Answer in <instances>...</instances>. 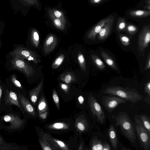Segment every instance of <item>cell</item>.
I'll return each mask as SVG.
<instances>
[{
	"label": "cell",
	"mask_w": 150,
	"mask_h": 150,
	"mask_svg": "<svg viewBox=\"0 0 150 150\" xmlns=\"http://www.w3.org/2000/svg\"><path fill=\"white\" fill-rule=\"evenodd\" d=\"M39 142L42 150H56L48 141L46 135V133H43L41 135L39 140Z\"/></svg>",
	"instance_id": "7402d4cb"
},
{
	"label": "cell",
	"mask_w": 150,
	"mask_h": 150,
	"mask_svg": "<svg viewBox=\"0 0 150 150\" xmlns=\"http://www.w3.org/2000/svg\"><path fill=\"white\" fill-rule=\"evenodd\" d=\"M114 21V18L105 25L98 33V39L103 40L108 37L112 30Z\"/></svg>",
	"instance_id": "2e32d148"
},
{
	"label": "cell",
	"mask_w": 150,
	"mask_h": 150,
	"mask_svg": "<svg viewBox=\"0 0 150 150\" xmlns=\"http://www.w3.org/2000/svg\"><path fill=\"white\" fill-rule=\"evenodd\" d=\"M120 149L122 150H130L131 149L132 150V149L130 148H127L125 146H124L123 147H122V148L121 149Z\"/></svg>",
	"instance_id": "681fc988"
},
{
	"label": "cell",
	"mask_w": 150,
	"mask_h": 150,
	"mask_svg": "<svg viewBox=\"0 0 150 150\" xmlns=\"http://www.w3.org/2000/svg\"><path fill=\"white\" fill-rule=\"evenodd\" d=\"M144 91L145 93L147 94L144 98L146 103L149 105H150V81H148L145 84Z\"/></svg>",
	"instance_id": "d6a6232c"
},
{
	"label": "cell",
	"mask_w": 150,
	"mask_h": 150,
	"mask_svg": "<svg viewBox=\"0 0 150 150\" xmlns=\"http://www.w3.org/2000/svg\"><path fill=\"white\" fill-rule=\"evenodd\" d=\"M139 118L143 125L150 133V120L149 116L145 114H141L139 115Z\"/></svg>",
	"instance_id": "f1b7e54d"
},
{
	"label": "cell",
	"mask_w": 150,
	"mask_h": 150,
	"mask_svg": "<svg viewBox=\"0 0 150 150\" xmlns=\"http://www.w3.org/2000/svg\"><path fill=\"white\" fill-rule=\"evenodd\" d=\"M48 13L54 26L59 30H64L65 28L66 23L60 19L54 17L49 9L48 10Z\"/></svg>",
	"instance_id": "603a6c76"
},
{
	"label": "cell",
	"mask_w": 150,
	"mask_h": 150,
	"mask_svg": "<svg viewBox=\"0 0 150 150\" xmlns=\"http://www.w3.org/2000/svg\"><path fill=\"white\" fill-rule=\"evenodd\" d=\"M92 61L97 67L102 70L105 67V66L101 59L97 55L94 54L91 55Z\"/></svg>",
	"instance_id": "f546056e"
},
{
	"label": "cell",
	"mask_w": 150,
	"mask_h": 150,
	"mask_svg": "<svg viewBox=\"0 0 150 150\" xmlns=\"http://www.w3.org/2000/svg\"><path fill=\"white\" fill-rule=\"evenodd\" d=\"M64 59V55L62 54L58 57L53 62L52 66V68L54 69L58 68L62 63Z\"/></svg>",
	"instance_id": "e575fe53"
},
{
	"label": "cell",
	"mask_w": 150,
	"mask_h": 150,
	"mask_svg": "<svg viewBox=\"0 0 150 150\" xmlns=\"http://www.w3.org/2000/svg\"><path fill=\"white\" fill-rule=\"evenodd\" d=\"M12 52L21 58L32 61L35 63L40 61L36 52L21 46H15Z\"/></svg>",
	"instance_id": "30bf717a"
},
{
	"label": "cell",
	"mask_w": 150,
	"mask_h": 150,
	"mask_svg": "<svg viewBox=\"0 0 150 150\" xmlns=\"http://www.w3.org/2000/svg\"><path fill=\"white\" fill-rule=\"evenodd\" d=\"M114 119L115 126L119 127L123 136L132 144H135L137 139L134 125L128 114L120 112Z\"/></svg>",
	"instance_id": "7a4b0ae2"
},
{
	"label": "cell",
	"mask_w": 150,
	"mask_h": 150,
	"mask_svg": "<svg viewBox=\"0 0 150 150\" xmlns=\"http://www.w3.org/2000/svg\"><path fill=\"white\" fill-rule=\"evenodd\" d=\"M9 54L12 69L21 72L28 78L33 75L35 73L34 69L25 59L17 56L12 52Z\"/></svg>",
	"instance_id": "8992f818"
},
{
	"label": "cell",
	"mask_w": 150,
	"mask_h": 150,
	"mask_svg": "<svg viewBox=\"0 0 150 150\" xmlns=\"http://www.w3.org/2000/svg\"><path fill=\"white\" fill-rule=\"evenodd\" d=\"M129 13L131 16L133 17L143 18L149 16L150 11H149L134 10L130 11Z\"/></svg>",
	"instance_id": "484cf974"
},
{
	"label": "cell",
	"mask_w": 150,
	"mask_h": 150,
	"mask_svg": "<svg viewBox=\"0 0 150 150\" xmlns=\"http://www.w3.org/2000/svg\"><path fill=\"white\" fill-rule=\"evenodd\" d=\"M112 95L103 96L101 98L102 105L110 113L112 112L119 104L125 103L127 101L120 97Z\"/></svg>",
	"instance_id": "ba28073f"
},
{
	"label": "cell",
	"mask_w": 150,
	"mask_h": 150,
	"mask_svg": "<svg viewBox=\"0 0 150 150\" xmlns=\"http://www.w3.org/2000/svg\"><path fill=\"white\" fill-rule=\"evenodd\" d=\"M4 89L1 99L2 112H8L13 111L12 106L18 107L23 115L24 113L19 101L17 93L10 89L4 84Z\"/></svg>",
	"instance_id": "277c9868"
},
{
	"label": "cell",
	"mask_w": 150,
	"mask_h": 150,
	"mask_svg": "<svg viewBox=\"0 0 150 150\" xmlns=\"http://www.w3.org/2000/svg\"><path fill=\"white\" fill-rule=\"evenodd\" d=\"M52 98L53 100L58 109H59V99L58 94L55 90L54 89L52 92Z\"/></svg>",
	"instance_id": "8d00e7d4"
},
{
	"label": "cell",
	"mask_w": 150,
	"mask_h": 150,
	"mask_svg": "<svg viewBox=\"0 0 150 150\" xmlns=\"http://www.w3.org/2000/svg\"><path fill=\"white\" fill-rule=\"evenodd\" d=\"M103 92L120 97L132 104L137 103L144 99L143 96L136 90L117 86L108 87L103 91Z\"/></svg>",
	"instance_id": "3957f363"
},
{
	"label": "cell",
	"mask_w": 150,
	"mask_h": 150,
	"mask_svg": "<svg viewBox=\"0 0 150 150\" xmlns=\"http://www.w3.org/2000/svg\"><path fill=\"white\" fill-rule=\"evenodd\" d=\"M88 103L92 113L99 123L103 124L105 122L106 117L102 107L96 98L90 94L88 97Z\"/></svg>",
	"instance_id": "52a82bcc"
},
{
	"label": "cell",
	"mask_w": 150,
	"mask_h": 150,
	"mask_svg": "<svg viewBox=\"0 0 150 150\" xmlns=\"http://www.w3.org/2000/svg\"><path fill=\"white\" fill-rule=\"evenodd\" d=\"M46 135L49 143L56 150L69 149L66 144L62 141L52 138L49 134L46 133Z\"/></svg>",
	"instance_id": "ac0fdd59"
},
{
	"label": "cell",
	"mask_w": 150,
	"mask_h": 150,
	"mask_svg": "<svg viewBox=\"0 0 150 150\" xmlns=\"http://www.w3.org/2000/svg\"><path fill=\"white\" fill-rule=\"evenodd\" d=\"M25 147L16 143L8 142L0 135V150H23Z\"/></svg>",
	"instance_id": "9a60e30c"
},
{
	"label": "cell",
	"mask_w": 150,
	"mask_h": 150,
	"mask_svg": "<svg viewBox=\"0 0 150 150\" xmlns=\"http://www.w3.org/2000/svg\"><path fill=\"white\" fill-rule=\"evenodd\" d=\"M6 85L10 89L16 92L17 94L21 93L26 95V91L14 74L10 76V81L7 82Z\"/></svg>",
	"instance_id": "7c38bea8"
},
{
	"label": "cell",
	"mask_w": 150,
	"mask_h": 150,
	"mask_svg": "<svg viewBox=\"0 0 150 150\" xmlns=\"http://www.w3.org/2000/svg\"><path fill=\"white\" fill-rule=\"evenodd\" d=\"M103 142L97 136L94 137L90 142V149L92 150H103Z\"/></svg>",
	"instance_id": "cb8c5ba5"
},
{
	"label": "cell",
	"mask_w": 150,
	"mask_h": 150,
	"mask_svg": "<svg viewBox=\"0 0 150 150\" xmlns=\"http://www.w3.org/2000/svg\"><path fill=\"white\" fill-rule=\"evenodd\" d=\"M57 43V38L54 35L51 34L45 39L44 44L43 50L45 54L51 52L55 48Z\"/></svg>",
	"instance_id": "5bb4252c"
},
{
	"label": "cell",
	"mask_w": 150,
	"mask_h": 150,
	"mask_svg": "<svg viewBox=\"0 0 150 150\" xmlns=\"http://www.w3.org/2000/svg\"><path fill=\"white\" fill-rule=\"evenodd\" d=\"M150 42V27L149 25L144 27L139 34L138 41V49L140 56H144L145 49Z\"/></svg>",
	"instance_id": "9c48e42d"
},
{
	"label": "cell",
	"mask_w": 150,
	"mask_h": 150,
	"mask_svg": "<svg viewBox=\"0 0 150 150\" xmlns=\"http://www.w3.org/2000/svg\"><path fill=\"white\" fill-rule=\"evenodd\" d=\"M54 16L55 18L59 19L66 23V20L63 13L61 11L56 9H49Z\"/></svg>",
	"instance_id": "4dcf8cb0"
},
{
	"label": "cell",
	"mask_w": 150,
	"mask_h": 150,
	"mask_svg": "<svg viewBox=\"0 0 150 150\" xmlns=\"http://www.w3.org/2000/svg\"><path fill=\"white\" fill-rule=\"evenodd\" d=\"M84 144L83 143V142H81L79 145V150H84Z\"/></svg>",
	"instance_id": "c3c4849f"
},
{
	"label": "cell",
	"mask_w": 150,
	"mask_h": 150,
	"mask_svg": "<svg viewBox=\"0 0 150 150\" xmlns=\"http://www.w3.org/2000/svg\"><path fill=\"white\" fill-rule=\"evenodd\" d=\"M101 54L104 61L108 65L113 69H117L115 62L108 54L103 50H101Z\"/></svg>",
	"instance_id": "d4e9b609"
},
{
	"label": "cell",
	"mask_w": 150,
	"mask_h": 150,
	"mask_svg": "<svg viewBox=\"0 0 150 150\" xmlns=\"http://www.w3.org/2000/svg\"><path fill=\"white\" fill-rule=\"evenodd\" d=\"M69 125L64 122H59L54 123L50 125L48 128L50 129L62 130H65L69 128Z\"/></svg>",
	"instance_id": "4316f807"
},
{
	"label": "cell",
	"mask_w": 150,
	"mask_h": 150,
	"mask_svg": "<svg viewBox=\"0 0 150 150\" xmlns=\"http://www.w3.org/2000/svg\"><path fill=\"white\" fill-rule=\"evenodd\" d=\"M61 87L65 91H67L68 89L67 86L65 84H62Z\"/></svg>",
	"instance_id": "7dc6e473"
},
{
	"label": "cell",
	"mask_w": 150,
	"mask_h": 150,
	"mask_svg": "<svg viewBox=\"0 0 150 150\" xmlns=\"http://www.w3.org/2000/svg\"><path fill=\"white\" fill-rule=\"evenodd\" d=\"M26 123V119H22L18 112L13 111L6 112L0 116V129L9 133L21 130Z\"/></svg>",
	"instance_id": "6da1fadb"
},
{
	"label": "cell",
	"mask_w": 150,
	"mask_h": 150,
	"mask_svg": "<svg viewBox=\"0 0 150 150\" xmlns=\"http://www.w3.org/2000/svg\"><path fill=\"white\" fill-rule=\"evenodd\" d=\"M71 76L69 74H67L64 78V81L67 83H69L71 81Z\"/></svg>",
	"instance_id": "60d3db41"
},
{
	"label": "cell",
	"mask_w": 150,
	"mask_h": 150,
	"mask_svg": "<svg viewBox=\"0 0 150 150\" xmlns=\"http://www.w3.org/2000/svg\"><path fill=\"white\" fill-rule=\"evenodd\" d=\"M120 40L122 44L124 46H127L130 44V39L127 36L120 35H119Z\"/></svg>",
	"instance_id": "d590c367"
},
{
	"label": "cell",
	"mask_w": 150,
	"mask_h": 150,
	"mask_svg": "<svg viewBox=\"0 0 150 150\" xmlns=\"http://www.w3.org/2000/svg\"><path fill=\"white\" fill-rule=\"evenodd\" d=\"M43 84V80L42 79L38 85L29 93V98L32 103L35 105L38 100L40 92Z\"/></svg>",
	"instance_id": "ffe728a7"
},
{
	"label": "cell",
	"mask_w": 150,
	"mask_h": 150,
	"mask_svg": "<svg viewBox=\"0 0 150 150\" xmlns=\"http://www.w3.org/2000/svg\"><path fill=\"white\" fill-rule=\"evenodd\" d=\"M26 4L29 6H38V0H22Z\"/></svg>",
	"instance_id": "f35d334b"
},
{
	"label": "cell",
	"mask_w": 150,
	"mask_h": 150,
	"mask_svg": "<svg viewBox=\"0 0 150 150\" xmlns=\"http://www.w3.org/2000/svg\"><path fill=\"white\" fill-rule=\"evenodd\" d=\"M108 134L113 148L114 150H116L118 146V138L116 130L112 124H111L110 125Z\"/></svg>",
	"instance_id": "d6986e66"
},
{
	"label": "cell",
	"mask_w": 150,
	"mask_h": 150,
	"mask_svg": "<svg viewBox=\"0 0 150 150\" xmlns=\"http://www.w3.org/2000/svg\"><path fill=\"white\" fill-rule=\"evenodd\" d=\"M111 147L109 144L106 142H103V150H110Z\"/></svg>",
	"instance_id": "b9f144b4"
},
{
	"label": "cell",
	"mask_w": 150,
	"mask_h": 150,
	"mask_svg": "<svg viewBox=\"0 0 150 150\" xmlns=\"http://www.w3.org/2000/svg\"><path fill=\"white\" fill-rule=\"evenodd\" d=\"M4 28V24L2 23H0V49L2 44L1 40V37L3 32Z\"/></svg>",
	"instance_id": "ee69618b"
},
{
	"label": "cell",
	"mask_w": 150,
	"mask_h": 150,
	"mask_svg": "<svg viewBox=\"0 0 150 150\" xmlns=\"http://www.w3.org/2000/svg\"><path fill=\"white\" fill-rule=\"evenodd\" d=\"M127 25L124 18H118L116 25V29L117 31L123 30L126 28Z\"/></svg>",
	"instance_id": "1f68e13d"
},
{
	"label": "cell",
	"mask_w": 150,
	"mask_h": 150,
	"mask_svg": "<svg viewBox=\"0 0 150 150\" xmlns=\"http://www.w3.org/2000/svg\"><path fill=\"white\" fill-rule=\"evenodd\" d=\"M78 100L79 103L80 104H83L84 103V97L82 95H80L78 97Z\"/></svg>",
	"instance_id": "f6af8a7d"
},
{
	"label": "cell",
	"mask_w": 150,
	"mask_h": 150,
	"mask_svg": "<svg viewBox=\"0 0 150 150\" xmlns=\"http://www.w3.org/2000/svg\"><path fill=\"white\" fill-rule=\"evenodd\" d=\"M38 109L39 116L42 119H45L48 114V106L44 96H43L38 102Z\"/></svg>",
	"instance_id": "e0dca14e"
},
{
	"label": "cell",
	"mask_w": 150,
	"mask_h": 150,
	"mask_svg": "<svg viewBox=\"0 0 150 150\" xmlns=\"http://www.w3.org/2000/svg\"><path fill=\"white\" fill-rule=\"evenodd\" d=\"M3 86L1 83L0 78V114L2 112L1 108V99L3 91Z\"/></svg>",
	"instance_id": "ab89813d"
},
{
	"label": "cell",
	"mask_w": 150,
	"mask_h": 150,
	"mask_svg": "<svg viewBox=\"0 0 150 150\" xmlns=\"http://www.w3.org/2000/svg\"><path fill=\"white\" fill-rule=\"evenodd\" d=\"M134 125L136 134L141 147L144 150H150V133L143 125L139 116L134 117Z\"/></svg>",
	"instance_id": "5b68a950"
},
{
	"label": "cell",
	"mask_w": 150,
	"mask_h": 150,
	"mask_svg": "<svg viewBox=\"0 0 150 150\" xmlns=\"http://www.w3.org/2000/svg\"><path fill=\"white\" fill-rule=\"evenodd\" d=\"M76 126L78 130L81 132L87 131L89 128V124L87 119L82 116L78 119Z\"/></svg>",
	"instance_id": "44dd1931"
},
{
	"label": "cell",
	"mask_w": 150,
	"mask_h": 150,
	"mask_svg": "<svg viewBox=\"0 0 150 150\" xmlns=\"http://www.w3.org/2000/svg\"><path fill=\"white\" fill-rule=\"evenodd\" d=\"M126 28L128 32L132 34L136 33L138 30L136 26L132 25H129Z\"/></svg>",
	"instance_id": "74e56055"
},
{
	"label": "cell",
	"mask_w": 150,
	"mask_h": 150,
	"mask_svg": "<svg viewBox=\"0 0 150 150\" xmlns=\"http://www.w3.org/2000/svg\"><path fill=\"white\" fill-rule=\"evenodd\" d=\"M146 3L148 5H150V0H148L146 1Z\"/></svg>",
	"instance_id": "f907efd6"
},
{
	"label": "cell",
	"mask_w": 150,
	"mask_h": 150,
	"mask_svg": "<svg viewBox=\"0 0 150 150\" xmlns=\"http://www.w3.org/2000/svg\"><path fill=\"white\" fill-rule=\"evenodd\" d=\"M150 68V54L149 53L148 56L147 57L146 65L145 66V69L146 70L149 69Z\"/></svg>",
	"instance_id": "7bdbcfd3"
},
{
	"label": "cell",
	"mask_w": 150,
	"mask_h": 150,
	"mask_svg": "<svg viewBox=\"0 0 150 150\" xmlns=\"http://www.w3.org/2000/svg\"><path fill=\"white\" fill-rule=\"evenodd\" d=\"M78 60L81 68L83 71H85L86 70V62L84 56L81 53H78Z\"/></svg>",
	"instance_id": "836d02e7"
},
{
	"label": "cell",
	"mask_w": 150,
	"mask_h": 150,
	"mask_svg": "<svg viewBox=\"0 0 150 150\" xmlns=\"http://www.w3.org/2000/svg\"><path fill=\"white\" fill-rule=\"evenodd\" d=\"M114 18L113 16L110 15L101 20L88 33L86 36L87 38L90 40L95 41L97 35L105 25Z\"/></svg>",
	"instance_id": "8fae6325"
},
{
	"label": "cell",
	"mask_w": 150,
	"mask_h": 150,
	"mask_svg": "<svg viewBox=\"0 0 150 150\" xmlns=\"http://www.w3.org/2000/svg\"><path fill=\"white\" fill-rule=\"evenodd\" d=\"M17 94L24 115L26 113L32 117L35 116L36 113L35 108L25 96L21 93H18Z\"/></svg>",
	"instance_id": "4fadbf2b"
},
{
	"label": "cell",
	"mask_w": 150,
	"mask_h": 150,
	"mask_svg": "<svg viewBox=\"0 0 150 150\" xmlns=\"http://www.w3.org/2000/svg\"><path fill=\"white\" fill-rule=\"evenodd\" d=\"M102 0H90V2L93 4H98L100 3Z\"/></svg>",
	"instance_id": "bcb514c9"
},
{
	"label": "cell",
	"mask_w": 150,
	"mask_h": 150,
	"mask_svg": "<svg viewBox=\"0 0 150 150\" xmlns=\"http://www.w3.org/2000/svg\"><path fill=\"white\" fill-rule=\"evenodd\" d=\"M31 40L33 45L37 47L39 43V36L38 31L33 29L31 33Z\"/></svg>",
	"instance_id": "83f0119b"
}]
</instances>
